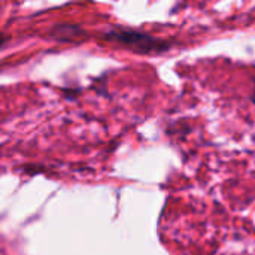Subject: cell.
Listing matches in <instances>:
<instances>
[{
    "label": "cell",
    "instance_id": "6da1fadb",
    "mask_svg": "<svg viewBox=\"0 0 255 255\" xmlns=\"http://www.w3.org/2000/svg\"><path fill=\"white\" fill-rule=\"evenodd\" d=\"M100 37L109 43H114L120 48L128 49L140 55L163 54L169 51L172 46V42L166 39H160L152 34H148L134 28H128V27H123V25H112L109 30L103 31Z\"/></svg>",
    "mask_w": 255,
    "mask_h": 255
},
{
    "label": "cell",
    "instance_id": "7a4b0ae2",
    "mask_svg": "<svg viewBox=\"0 0 255 255\" xmlns=\"http://www.w3.org/2000/svg\"><path fill=\"white\" fill-rule=\"evenodd\" d=\"M85 31L75 24H57L49 31V37L58 42H72L75 37H82Z\"/></svg>",
    "mask_w": 255,
    "mask_h": 255
},
{
    "label": "cell",
    "instance_id": "3957f363",
    "mask_svg": "<svg viewBox=\"0 0 255 255\" xmlns=\"http://www.w3.org/2000/svg\"><path fill=\"white\" fill-rule=\"evenodd\" d=\"M251 100H253V103L255 105V78H254V90H253V94H251Z\"/></svg>",
    "mask_w": 255,
    "mask_h": 255
}]
</instances>
